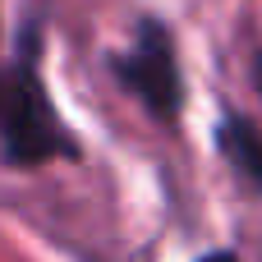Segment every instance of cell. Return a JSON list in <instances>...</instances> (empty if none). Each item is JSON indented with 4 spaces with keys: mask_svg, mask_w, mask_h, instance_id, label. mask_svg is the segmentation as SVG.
I'll list each match as a JSON object with an SVG mask.
<instances>
[{
    "mask_svg": "<svg viewBox=\"0 0 262 262\" xmlns=\"http://www.w3.org/2000/svg\"><path fill=\"white\" fill-rule=\"evenodd\" d=\"M216 152H221V161L253 193H262V129L244 111H226L221 115V124H216Z\"/></svg>",
    "mask_w": 262,
    "mask_h": 262,
    "instance_id": "obj_3",
    "label": "cell"
},
{
    "mask_svg": "<svg viewBox=\"0 0 262 262\" xmlns=\"http://www.w3.org/2000/svg\"><path fill=\"white\" fill-rule=\"evenodd\" d=\"M193 262H239V253L235 249H212V253H203V258H193Z\"/></svg>",
    "mask_w": 262,
    "mask_h": 262,
    "instance_id": "obj_4",
    "label": "cell"
},
{
    "mask_svg": "<svg viewBox=\"0 0 262 262\" xmlns=\"http://www.w3.org/2000/svg\"><path fill=\"white\" fill-rule=\"evenodd\" d=\"M253 83H258V92H262V51L253 55Z\"/></svg>",
    "mask_w": 262,
    "mask_h": 262,
    "instance_id": "obj_5",
    "label": "cell"
},
{
    "mask_svg": "<svg viewBox=\"0 0 262 262\" xmlns=\"http://www.w3.org/2000/svg\"><path fill=\"white\" fill-rule=\"evenodd\" d=\"M111 78L166 129L180 124L184 115V74H180V55H175V32L157 18L143 14L134 28V41L115 55H106Z\"/></svg>",
    "mask_w": 262,
    "mask_h": 262,
    "instance_id": "obj_2",
    "label": "cell"
},
{
    "mask_svg": "<svg viewBox=\"0 0 262 262\" xmlns=\"http://www.w3.org/2000/svg\"><path fill=\"white\" fill-rule=\"evenodd\" d=\"M41 14H28L14 60L0 64V157L18 170L46 166L55 157L78 161V138L64 129L41 78Z\"/></svg>",
    "mask_w": 262,
    "mask_h": 262,
    "instance_id": "obj_1",
    "label": "cell"
}]
</instances>
